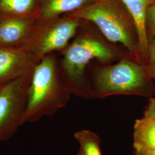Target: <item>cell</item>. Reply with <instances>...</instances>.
<instances>
[{"label":"cell","instance_id":"13","mask_svg":"<svg viewBox=\"0 0 155 155\" xmlns=\"http://www.w3.org/2000/svg\"><path fill=\"white\" fill-rule=\"evenodd\" d=\"M74 137L79 144L78 155H102L100 139L95 133L87 130L78 131Z\"/></svg>","mask_w":155,"mask_h":155},{"label":"cell","instance_id":"4","mask_svg":"<svg viewBox=\"0 0 155 155\" xmlns=\"http://www.w3.org/2000/svg\"><path fill=\"white\" fill-rule=\"evenodd\" d=\"M81 20L70 14L36 23L24 45L39 61L51 52L67 47L77 32Z\"/></svg>","mask_w":155,"mask_h":155},{"label":"cell","instance_id":"10","mask_svg":"<svg viewBox=\"0 0 155 155\" xmlns=\"http://www.w3.org/2000/svg\"><path fill=\"white\" fill-rule=\"evenodd\" d=\"M132 15L137 25L139 39L140 62L145 65L148 57V41L145 30V15L147 9L155 5V0H122Z\"/></svg>","mask_w":155,"mask_h":155},{"label":"cell","instance_id":"6","mask_svg":"<svg viewBox=\"0 0 155 155\" xmlns=\"http://www.w3.org/2000/svg\"><path fill=\"white\" fill-rule=\"evenodd\" d=\"M115 52L104 41L92 36H82L67 46L64 52L61 66L72 84L82 81L85 67L94 59L106 62L115 56Z\"/></svg>","mask_w":155,"mask_h":155},{"label":"cell","instance_id":"5","mask_svg":"<svg viewBox=\"0 0 155 155\" xmlns=\"http://www.w3.org/2000/svg\"><path fill=\"white\" fill-rule=\"evenodd\" d=\"M32 72L0 87V142L10 139L22 125Z\"/></svg>","mask_w":155,"mask_h":155},{"label":"cell","instance_id":"11","mask_svg":"<svg viewBox=\"0 0 155 155\" xmlns=\"http://www.w3.org/2000/svg\"><path fill=\"white\" fill-rule=\"evenodd\" d=\"M135 155L155 149V118L144 116L136 121L133 132Z\"/></svg>","mask_w":155,"mask_h":155},{"label":"cell","instance_id":"12","mask_svg":"<svg viewBox=\"0 0 155 155\" xmlns=\"http://www.w3.org/2000/svg\"><path fill=\"white\" fill-rule=\"evenodd\" d=\"M39 0H0V17L36 16Z\"/></svg>","mask_w":155,"mask_h":155},{"label":"cell","instance_id":"16","mask_svg":"<svg viewBox=\"0 0 155 155\" xmlns=\"http://www.w3.org/2000/svg\"><path fill=\"white\" fill-rule=\"evenodd\" d=\"M144 116L152 117L155 118V98L150 99L148 105L145 111Z\"/></svg>","mask_w":155,"mask_h":155},{"label":"cell","instance_id":"15","mask_svg":"<svg viewBox=\"0 0 155 155\" xmlns=\"http://www.w3.org/2000/svg\"><path fill=\"white\" fill-rule=\"evenodd\" d=\"M145 68L151 79H155V38L148 42V57Z\"/></svg>","mask_w":155,"mask_h":155},{"label":"cell","instance_id":"3","mask_svg":"<svg viewBox=\"0 0 155 155\" xmlns=\"http://www.w3.org/2000/svg\"><path fill=\"white\" fill-rule=\"evenodd\" d=\"M151 78L145 67L137 61L124 59L117 64L100 70L95 78L97 89L102 94L153 93Z\"/></svg>","mask_w":155,"mask_h":155},{"label":"cell","instance_id":"7","mask_svg":"<svg viewBox=\"0 0 155 155\" xmlns=\"http://www.w3.org/2000/svg\"><path fill=\"white\" fill-rule=\"evenodd\" d=\"M39 61L24 47H0V87L32 71Z\"/></svg>","mask_w":155,"mask_h":155},{"label":"cell","instance_id":"17","mask_svg":"<svg viewBox=\"0 0 155 155\" xmlns=\"http://www.w3.org/2000/svg\"><path fill=\"white\" fill-rule=\"evenodd\" d=\"M136 155H155V149L148 150Z\"/></svg>","mask_w":155,"mask_h":155},{"label":"cell","instance_id":"8","mask_svg":"<svg viewBox=\"0 0 155 155\" xmlns=\"http://www.w3.org/2000/svg\"><path fill=\"white\" fill-rule=\"evenodd\" d=\"M37 22V17H0V47H22Z\"/></svg>","mask_w":155,"mask_h":155},{"label":"cell","instance_id":"1","mask_svg":"<svg viewBox=\"0 0 155 155\" xmlns=\"http://www.w3.org/2000/svg\"><path fill=\"white\" fill-rule=\"evenodd\" d=\"M70 14L80 20L93 22L109 41L122 44L141 64L137 25L122 0H96Z\"/></svg>","mask_w":155,"mask_h":155},{"label":"cell","instance_id":"9","mask_svg":"<svg viewBox=\"0 0 155 155\" xmlns=\"http://www.w3.org/2000/svg\"><path fill=\"white\" fill-rule=\"evenodd\" d=\"M96 0H39L37 21L55 19L63 14L78 11L91 5Z\"/></svg>","mask_w":155,"mask_h":155},{"label":"cell","instance_id":"2","mask_svg":"<svg viewBox=\"0 0 155 155\" xmlns=\"http://www.w3.org/2000/svg\"><path fill=\"white\" fill-rule=\"evenodd\" d=\"M68 90L60 81L54 58L48 55L42 58L33 69L22 125L36 122L63 106Z\"/></svg>","mask_w":155,"mask_h":155},{"label":"cell","instance_id":"14","mask_svg":"<svg viewBox=\"0 0 155 155\" xmlns=\"http://www.w3.org/2000/svg\"><path fill=\"white\" fill-rule=\"evenodd\" d=\"M145 30L148 41L155 38V5L149 6L145 15Z\"/></svg>","mask_w":155,"mask_h":155}]
</instances>
